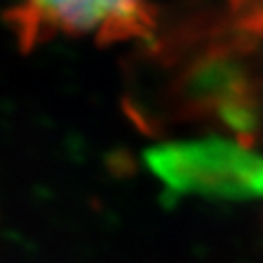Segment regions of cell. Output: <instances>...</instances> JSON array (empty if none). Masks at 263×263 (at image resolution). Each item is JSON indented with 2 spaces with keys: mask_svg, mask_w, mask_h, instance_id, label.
Instances as JSON below:
<instances>
[{
  "mask_svg": "<svg viewBox=\"0 0 263 263\" xmlns=\"http://www.w3.org/2000/svg\"><path fill=\"white\" fill-rule=\"evenodd\" d=\"M152 176L171 193L243 202L263 197V154L241 138L169 141L145 152Z\"/></svg>",
  "mask_w": 263,
  "mask_h": 263,
  "instance_id": "obj_1",
  "label": "cell"
},
{
  "mask_svg": "<svg viewBox=\"0 0 263 263\" xmlns=\"http://www.w3.org/2000/svg\"><path fill=\"white\" fill-rule=\"evenodd\" d=\"M5 22L24 53L60 35L108 46L152 37L156 9L149 0H18Z\"/></svg>",
  "mask_w": 263,
  "mask_h": 263,
  "instance_id": "obj_2",
  "label": "cell"
}]
</instances>
